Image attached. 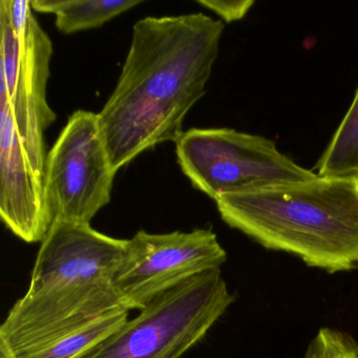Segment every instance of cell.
<instances>
[{"instance_id": "obj_7", "label": "cell", "mask_w": 358, "mask_h": 358, "mask_svg": "<svg viewBox=\"0 0 358 358\" xmlns=\"http://www.w3.org/2000/svg\"><path fill=\"white\" fill-rule=\"evenodd\" d=\"M117 171L100 131L98 114L73 113L52 150L43 173V199L51 224H91L110 202Z\"/></svg>"}, {"instance_id": "obj_2", "label": "cell", "mask_w": 358, "mask_h": 358, "mask_svg": "<svg viewBox=\"0 0 358 358\" xmlns=\"http://www.w3.org/2000/svg\"><path fill=\"white\" fill-rule=\"evenodd\" d=\"M127 246V240L101 234L91 224L54 222L37 253L28 291L0 327V345L22 358L125 309L114 278Z\"/></svg>"}, {"instance_id": "obj_15", "label": "cell", "mask_w": 358, "mask_h": 358, "mask_svg": "<svg viewBox=\"0 0 358 358\" xmlns=\"http://www.w3.org/2000/svg\"><path fill=\"white\" fill-rule=\"evenodd\" d=\"M303 358H326L324 357V353H322V349H320V345L315 339L310 343L309 347H308L307 352H306L305 357Z\"/></svg>"}, {"instance_id": "obj_6", "label": "cell", "mask_w": 358, "mask_h": 358, "mask_svg": "<svg viewBox=\"0 0 358 358\" xmlns=\"http://www.w3.org/2000/svg\"><path fill=\"white\" fill-rule=\"evenodd\" d=\"M182 173L213 200L223 194L316 179L262 136L231 129H192L176 142Z\"/></svg>"}, {"instance_id": "obj_9", "label": "cell", "mask_w": 358, "mask_h": 358, "mask_svg": "<svg viewBox=\"0 0 358 358\" xmlns=\"http://www.w3.org/2000/svg\"><path fill=\"white\" fill-rule=\"evenodd\" d=\"M0 217L26 243L43 242L52 224L45 211L43 180L36 175L9 102L0 97Z\"/></svg>"}, {"instance_id": "obj_13", "label": "cell", "mask_w": 358, "mask_h": 358, "mask_svg": "<svg viewBox=\"0 0 358 358\" xmlns=\"http://www.w3.org/2000/svg\"><path fill=\"white\" fill-rule=\"evenodd\" d=\"M314 339L326 358H358V343L349 333L322 328Z\"/></svg>"}, {"instance_id": "obj_1", "label": "cell", "mask_w": 358, "mask_h": 358, "mask_svg": "<svg viewBox=\"0 0 358 358\" xmlns=\"http://www.w3.org/2000/svg\"><path fill=\"white\" fill-rule=\"evenodd\" d=\"M224 28L204 13L136 22L118 83L98 114L115 171L179 140L186 115L206 92Z\"/></svg>"}, {"instance_id": "obj_5", "label": "cell", "mask_w": 358, "mask_h": 358, "mask_svg": "<svg viewBox=\"0 0 358 358\" xmlns=\"http://www.w3.org/2000/svg\"><path fill=\"white\" fill-rule=\"evenodd\" d=\"M0 97L9 102L29 161L43 180L45 133L56 119L47 100L53 45L30 0L0 1Z\"/></svg>"}, {"instance_id": "obj_11", "label": "cell", "mask_w": 358, "mask_h": 358, "mask_svg": "<svg viewBox=\"0 0 358 358\" xmlns=\"http://www.w3.org/2000/svg\"><path fill=\"white\" fill-rule=\"evenodd\" d=\"M129 314L127 309L114 310L22 358L83 357L121 328L129 320Z\"/></svg>"}, {"instance_id": "obj_10", "label": "cell", "mask_w": 358, "mask_h": 358, "mask_svg": "<svg viewBox=\"0 0 358 358\" xmlns=\"http://www.w3.org/2000/svg\"><path fill=\"white\" fill-rule=\"evenodd\" d=\"M141 3L142 0H32L31 7L38 13L54 14L58 30L71 35L100 28Z\"/></svg>"}, {"instance_id": "obj_14", "label": "cell", "mask_w": 358, "mask_h": 358, "mask_svg": "<svg viewBox=\"0 0 358 358\" xmlns=\"http://www.w3.org/2000/svg\"><path fill=\"white\" fill-rule=\"evenodd\" d=\"M196 3L215 12L226 22L243 20L255 5L253 0H198Z\"/></svg>"}, {"instance_id": "obj_8", "label": "cell", "mask_w": 358, "mask_h": 358, "mask_svg": "<svg viewBox=\"0 0 358 358\" xmlns=\"http://www.w3.org/2000/svg\"><path fill=\"white\" fill-rule=\"evenodd\" d=\"M227 253L211 229L148 234L138 231L114 278L125 309L142 310L156 297L211 270L220 269Z\"/></svg>"}, {"instance_id": "obj_12", "label": "cell", "mask_w": 358, "mask_h": 358, "mask_svg": "<svg viewBox=\"0 0 358 358\" xmlns=\"http://www.w3.org/2000/svg\"><path fill=\"white\" fill-rule=\"evenodd\" d=\"M316 169L320 177L358 181V90Z\"/></svg>"}, {"instance_id": "obj_16", "label": "cell", "mask_w": 358, "mask_h": 358, "mask_svg": "<svg viewBox=\"0 0 358 358\" xmlns=\"http://www.w3.org/2000/svg\"><path fill=\"white\" fill-rule=\"evenodd\" d=\"M0 358H14L13 355L3 345H0Z\"/></svg>"}, {"instance_id": "obj_4", "label": "cell", "mask_w": 358, "mask_h": 358, "mask_svg": "<svg viewBox=\"0 0 358 358\" xmlns=\"http://www.w3.org/2000/svg\"><path fill=\"white\" fill-rule=\"evenodd\" d=\"M221 268L156 297L81 358H181L234 303Z\"/></svg>"}, {"instance_id": "obj_3", "label": "cell", "mask_w": 358, "mask_h": 358, "mask_svg": "<svg viewBox=\"0 0 358 358\" xmlns=\"http://www.w3.org/2000/svg\"><path fill=\"white\" fill-rule=\"evenodd\" d=\"M222 220L270 250L329 273L358 267V181L318 176L223 194Z\"/></svg>"}]
</instances>
